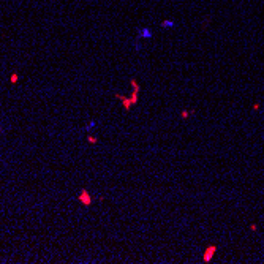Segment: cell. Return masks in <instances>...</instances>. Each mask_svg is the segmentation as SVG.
Returning <instances> with one entry per match:
<instances>
[{"label":"cell","instance_id":"6da1fadb","mask_svg":"<svg viewBox=\"0 0 264 264\" xmlns=\"http://www.w3.org/2000/svg\"><path fill=\"white\" fill-rule=\"evenodd\" d=\"M215 253H217V247H215V245H209V247L204 250V253H202V261H204V263H210Z\"/></svg>","mask_w":264,"mask_h":264},{"label":"cell","instance_id":"7a4b0ae2","mask_svg":"<svg viewBox=\"0 0 264 264\" xmlns=\"http://www.w3.org/2000/svg\"><path fill=\"white\" fill-rule=\"evenodd\" d=\"M78 199L81 201V204H84L86 207H89L92 204V196H90V193L87 191V190H81V193H79V196H78Z\"/></svg>","mask_w":264,"mask_h":264},{"label":"cell","instance_id":"3957f363","mask_svg":"<svg viewBox=\"0 0 264 264\" xmlns=\"http://www.w3.org/2000/svg\"><path fill=\"white\" fill-rule=\"evenodd\" d=\"M115 98L117 100H120L122 101V106H123V109L125 111H130L131 109V100H130V96H125V95H122V94H115Z\"/></svg>","mask_w":264,"mask_h":264},{"label":"cell","instance_id":"277c9868","mask_svg":"<svg viewBox=\"0 0 264 264\" xmlns=\"http://www.w3.org/2000/svg\"><path fill=\"white\" fill-rule=\"evenodd\" d=\"M138 95H139V92H138V90H133V92H131V95H130V100H131V104H136V103H138V98H139V96H138Z\"/></svg>","mask_w":264,"mask_h":264},{"label":"cell","instance_id":"5b68a950","mask_svg":"<svg viewBox=\"0 0 264 264\" xmlns=\"http://www.w3.org/2000/svg\"><path fill=\"white\" fill-rule=\"evenodd\" d=\"M191 114H194V111H193V109H191V111H188V109H183L182 112H180V119H183V120H185V119H188V117H190V115H191Z\"/></svg>","mask_w":264,"mask_h":264},{"label":"cell","instance_id":"8992f818","mask_svg":"<svg viewBox=\"0 0 264 264\" xmlns=\"http://www.w3.org/2000/svg\"><path fill=\"white\" fill-rule=\"evenodd\" d=\"M130 86H131V87H133V90H138V92H139V90H141V86H139V82H138V81L135 79V78H133V79H131V81H130Z\"/></svg>","mask_w":264,"mask_h":264},{"label":"cell","instance_id":"52a82bcc","mask_svg":"<svg viewBox=\"0 0 264 264\" xmlns=\"http://www.w3.org/2000/svg\"><path fill=\"white\" fill-rule=\"evenodd\" d=\"M17 81H19V75H17V73H11L10 82H11V84H17Z\"/></svg>","mask_w":264,"mask_h":264},{"label":"cell","instance_id":"ba28073f","mask_svg":"<svg viewBox=\"0 0 264 264\" xmlns=\"http://www.w3.org/2000/svg\"><path fill=\"white\" fill-rule=\"evenodd\" d=\"M141 36H142V38H150V36H152V32H150L149 29H142V30H141Z\"/></svg>","mask_w":264,"mask_h":264},{"label":"cell","instance_id":"9c48e42d","mask_svg":"<svg viewBox=\"0 0 264 264\" xmlns=\"http://www.w3.org/2000/svg\"><path fill=\"white\" fill-rule=\"evenodd\" d=\"M161 27H165V29H169V27H174V21H171V19H168V21H163V22H161Z\"/></svg>","mask_w":264,"mask_h":264},{"label":"cell","instance_id":"30bf717a","mask_svg":"<svg viewBox=\"0 0 264 264\" xmlns=\"http://www.w3.org/2000/svg\"><path fill=\"white\" fill-rule=\"evenodd\" d=\"M87 142H89V144H96V142H98V138H95L92 135H87Z\"/></svg>","mask_w":264,"mask_h":264},{"label":"cell","instance_id":"8fae6325","mask_svg":"<svg viewBox=\"0 0 264 264\" xmlns=\"http://www.w3.org/2000/svg\"><path fill=\"white\" fill-rule=\"evenodd\" d=\"M94 127H95V122H90V123L86 127V130H90V128H94Z\"/></svg>","mask_w":264,"mask_h":264},{"label":"cell","instance_id":"7c38bea8","mask_svg":"<svg viewBox=\"0 0 264 264\" xmlns=\"http://www.w3.org/2000/svg\"><path fill=\"white\" fill-rule=\"evenodd\" d=\"M252 109H253V111H258V109H259V103H255V104L252 106Z\"/></svg>","mask_w":264,"mask_h":264}]
</instances>
